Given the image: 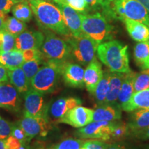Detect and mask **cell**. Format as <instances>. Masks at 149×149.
I'll return each instance as SVG.
<instances>
[{
    "mask_svg": "<svg viewBox=\"0 0 149 149\" xmlns=\"http://www.w3.org/2000/svg\"><path fill=\"white\" fill-rule=\"evenodd\" d=\"M26 28L27 26L25 22L19 20L15 17H10L6 19L3 26V30L14 35L15 37H17L25 31Z\"/></svg>",
    "mask_w": 149,
    "mask_h": 149,
    "instance_id": "cell-31",
    "label": "cell"
},
{
    "mask_svg": "<svg viewBox=\"0 0 149 149\" xmlns=\"http://www.w3.org/2000/svg\"><path fill=\"white\" fill-rule=\"evenodd\" d=\"M21 0H0V15H6L12 10V8Z\"/></svg>",
    "mask_w": 149,
    "mask_h": 149,
    "instance_id": "cell-39",
    "label": "cell"
},
{
    "mask_svg": "<svg viewBox=\"0 0 149 149\" xmlns=\"http://www.w3.org/2000/svg\"><path fill=\"white\" fill-rule=\"evenodd\" d=\"M132 112L127 124L130 134L135 136L149 127V109H137Z\"/></svg>",
    "mask_w": 149,
    "mask_h": 149,
    "instance_id": "cell-18",
    "label": "cell"
},
{
    "mask_svg": "<svg viewBox=\"0 0 149 149\" xmlns=\"http://www.w3.org/2000/svg\"><path fill=\"white\" fill-rule=\"evenodd\" d=\"M121 107L126 112L137 109H149V88L134 92L128 101Z\"/></svg>",
    "mask_w": 149,
    "mask_h": 149,
    "instance_id": "cell-20",
    "label": "cell"
},
{
    "mask_svg": "<svg viewBox=\"0 0 149 149\" xmlns=\"http://www.w3.org/2000/svg\"><path fill=\"white\" fill-rule=\"evenodd\" d=\"M43 95L33 88L24 95V117L48 118V104H46Z\"/></svg>",
    "mask_w": 149,
    "mask_h": 149,
    "instance_id": "cell-8",
    "label": "cell"
},
{
    "mask_svg": "<svg viewBox=\"0 0 149 149\" xmlns=\"http://www.w3.org/2000/svg\"><path fill=\"white\" fill-rule=\"evenodd\" d=\"M100 2L102 3H102H103V1H104V0H100Z\"/></svg>",
    "mask_w": 149,
    "mask_h": 149,
    "instance_id": "cell-51",
    "label": "cell"
},
{
    "mask_svg": "<svg viewBox=\"0 0 149 149\" xmlns=\"http://www.w3.org/2000/svg\"><path fill=\"white\" fill-rule=\"evenodd\" d=\"M88 3L91 10H100L101 9L102 3L100 0H85Z\"/></svg>",
    "mask_w": 149,
    "mask_h": 149,
    "instance_id": "cell-42",
    "label": "cell"
},
{
    "mask_svg": "<svg viewBox=\"0 0 149 149\" xmlns=\"http://www.w3.org/2000/svg\"><path fill=\"white\" fill-rule=\"evenodd\" d=\"M11 10L15 17L24 22H29L33 17V13L28 0L16 3Z\"/></svg>",
    "mask_w": 149,
    "mask_h": 149,
    "instance_id": "cell-28",
    "label": "cell"
},
{
    "mask_svg": "<svg viewBox=\"0 0 149 149\" xmlns=\"http://www.w3.org/2000/svg\"><path fill=\"white\" fill-rule=\"evenodd\" d=\"M106 149H130L125 145L120 144V143H111V144H107Z\"/></svg>",
    "mask_w": 149,
    "mask_h": 149,
    "instance_id": "cell-44",
    "label": "cell"
},
{
    "mask_svg": "<svg viewBox=\"0 0 149 149\" xmlns=\"http://www.w3.org/2000/svg\"><path fill=\"white\" fill-rule=\"evenodd\" d=\"M46 1H54V0H46Z\"/></svg>",
    "mask_w": 149,
    "mask_h": 149,
    "instance_id": "cell-53",
    "label": "cell"
},
{
    "mask_svg": "<svg viewBox=\"0 0 149 149\" xmlns=\"http://www.w3.org/2000/svg\"><path fill=\"white\" fill-rule=\"evenodd\" d=\"M40 51L46 59L66 62L72 57V51L69 43L52 32L45 35Z\"/></svg>",
    "mask_w": 149,
    "mask_h": 149,
    "instance_id": "cell-6",
    "label": "cell"
},
{
    "mask_svg": "<svg viewBox=\"0 0 149 149\" xmlns=\"http://www.w3.org/2000/svg\"><path fill=\"white\" fill-rule=\"evenodd\" d=\"M0 149H7L6 139H0Z\"/></svg>",
    "mask_w": 149,
    "mask_h": 149,
    "instance_id": "cell-47",
    "label": "cell"
},
{
    "mask_svg": "<svg viewBox=\"0 0 149 149\" xmlns=\"http://www.w3.org/2000/svg\"><path fill=\"white\" fill-rule=\"evenodd\" d=\"M6 144L7 149H28L27 144L21 142L12 135L6 139Z\"/></svg>",
    "mask_w": 149,
    "mask_h": 149,
    "instance_id": "cell-38",
    "label": "cell"
},
{
    "mask_svg": "<svg viewBox=\"0 0 149 149\" xmlns=\"http://www.w3.org/2000/svg\"><path fill=\"white\" fill-rule=\"evenodd\" d=\"M13 124L0 118V139H6L12 134Z\"/></svg>",
    "mask_w": 149,
    "mask_h": 149,
    "instance_id": "cell-36",
    "label": "cell"
},
{
    "mask_svg": "<svg viewBox=\"0 0 149 149\" xmlns=\"http://www.w3.org/2000/svg\"><path fill=\"white\" fill-rule=\"evenodd\" d=\"M147 88H149V68L136 73L134 80V92H138Z\"/></svg>",
    "mask_w": 149,
    "mask_h": 149,
    "instance_id": "cell-33",
    "label": "cell"
},
{
    "mask_svg": "<svg viewBox=\"0 0 149 149\" xmlns=\"http://www.w3.org/2000/svg\"><path fill=\"white\" fill-rule=\"evenodd\" d=\"M125 73L117 72H111L109 74V90L107 99L105 100L106 104L116 105L118 104V97L123 79Z\"/></svg>",
    "mask_w": 149,
    "mask_h": 149,
    "instance_id": "cell-22",
    "label": "cell"
},
{
    "mask_svg": "<svg viewBox=\"0 0 149 149\" xmlns=\"http://www.w3.org/2000/svg\"><path fill=\"white\" fill-rule=\"evenodd\" d=\"M146 149H149V144L146 146Z\"/></svg>",
    "mask_w": 149,
    "mask_h": 149,
    "instance_id": "cell-49",
    "label": "cell"
},
{
    "mask_svg": "<svg viewBox=\"0 0 149 149\" xmlns=\"http://www.w3.org/2000/svg\"><path fill=\"white\" fill-rule=\"evenodd\" d=\"M128 135H130V132L127 123L120 122L118 120L112 122L109 141H120Z\"/></svg>",
    "mask_w": 149,
    "mask_h": 149,
    "instance_id": "cell-29",
    "label": "cell"
},
{
    "mask_svg": "<svg viewBox=\"0 0 149 149\" xmlns=\"http://www.w3.org/2000/svg\"><path fill=\"white\" fill-rule=\"evenodd\" d=\"M135 74L136 72L132 70L124 74L118 97V104L121 107L128 101L134 93V80Z\"/></svg>",
    "mask_w": 149,
    "mask_h": 149,
    "instance_id": "cell-25",
    "label": "cell"
},
{
    "mask_svg": "<svg viewBox=\"0 0 149 149\" xmlns=\"http://www.w3.org/2000/svg\"><path fill=\"white\" fill-rule=\"evenodd\" d=\"M17 124L30 139L38 135L46 136L50 129V121L46 117H24Z\"/></svg>",
    "mask_w": 149,
    "mask_h": 149,
    "instance_id": "cell-11",
    "label": "cell"
},
{
    "mask_svg": "<svg viewBox=\"0 0 149 149\" xmlns=\"http://www.w3.org/2000/svg\"><path fill=\"white\" fill-rule=\"evenodd\" d=\"M45 35L38 31H25L15 37V48L19 51L40 50Z\"/></svg>",
    "mask_w": 149,
    "mask_h": 149,
    "instance_id": "cell-14",
    "label": "cell"
},
{
    "mask_svg": "<svg viewBox=\"0 0 149 149\" xmlns=\"http://www.w3.org/2000/svg\"><path fill=\"white\" fill-rule=\"evenodd\" d=\"M81 104V100L79 98H59L48 105V118L59 122L70 110Z\"/></svg>",
    "mask_w": 149,
    "mask_h": 149,
    "instance_id": "cell-13",
    "label": "cell"
},
{
    "mask_svg": "<svg viewBox=\"0 0 149 149\" xmlns=\"http://www.w3.org/2000/svg\"><path fill=\"white\" fill-rule=\"evenodd\" d=\"M6 20V15H0V32L3 30V26H4V22Z\"/></svg>",
    "mask_w": 149,
    "mask_h": 149,
    "instance_id": "cell-45",
    "label": "cell"
},
{
    "mask_svg": "<svg viewBox=\"0 0 149 149\" xmlns=\"http://www.w3.org/2000/svg\"><path fill=\"white\" fill-rule=\"evenodd\" d=\"M101 8L102 14L109 20L129 19L149 28V12L137 0H104Z\"/></svg>",
    "mask_w": 149,
    "mask_h": 149,
    "instance_id": "cell-1",
    "label": "cell"
},
{
    "mask_svg": "<svg viewBox=\"0 0 149 149\" xmlns=\"http://www.w3.org/2000/svg\"><path fill=\"white\" fill-rule=\"evenodd\" d=\"M103 74L102 64L96 57L87 65L84 70V85L91 95L94 93L97 86L102 79Z\"/></svg>",
    "mask_w": 149,
    "mask_h": 149,
    "instance_id": "cell-17",
    "label": "cell"
},
{
    "mask_svg": "<svg viewBox=\"0 0 149 149\" xmlns=\"http://www.w3.org/2000/svg\"><path fill=\"white\" fill-rule=\"evenodd\" d=\"M107 146V143L103 140H96V139H90L85 141L83 147L86 149H106Z\"/></svg>",
    "mask_w": 149,
    "mask_h": 149,
    "instance_id": "cell-40",
    "label": "cell"
},
{
    "mask_svg": "<svg viewBox=\"0 0 149 149\" xmlns=\"http://www.w3.org/2000/svg\"><path fill=\"white\" fill-rule=\"evenodd\" d=\"M56 3L66 4L78 12L82 13H86L91 10V8L85 0H58Z\"/></svg>",
    "mask_w": 149,
    "mask_h": 149,
    "instance_id": "cell-34",
    "label": "cell"
},
{
    "mask_svg": "<svg viewBox=\"0 0 149 149\" xmlns=\"http://www.w3.org/2000/svg\"><path fill=\"white\" fill-rule=\"evenodd\" d=\"M57 5L62 13L65 24L72 36L77 37L84 34L81 29V13L66 4L59 3Z\"/></svg>",
    "mask_w": 149,
    "mask_h": 149,
    "instance_id": "cell-16",
    "label": "cell"
},
{
    "mask_svg": "<svg viewBox=\"0 0 149 149\" xmlns=\"http://www.w3.org/2000/svg\"><path fill=\"white\" fill-rule=\"evenodd\" d=\"M28 1L41 26L66 37L71 35L57 6L46 0H28Z\"/></svg>",
    "mask_w": 149,
    "mask_h": 149,
    "instance_id": "cell-2",
    "label": "cell"
},
{
    "mask_svg": "<svg viewBox=\"0 0 149 149\" xmlns=\"http://www.w3.org/2000/svg\"><path fill=\"white\" fill-rule=\"evenodd\" d=\"M57 1H58V0H54V1H55V3H56V2H57Z\"/></svg>",
    "mask_w": 149,
    "mask_h": 149,
    "instance_id": "cell-52",
    "label": "cell"
},
{
    "mask_svg": "<svg viewBox=\"0 0 149 149\" xmlns=\"http://www.w3.org/2000/svg\"><path fill=\"white\" fill-rule=\"evenodd\" d=\"M134 137H135L136 138L141 139V140H149V127L147 128L146 130H143V131L137 134V135L134 136Z\"/></svg>",
    "mask_w": 149,
    "mask_h": 149,
    "instance_id": "cell-43",
    "label": "cell"
},
{
    "mask_svg": "<svg viewBox=\"0 0 149 149\" xmlns=\"http://www.w3.org/2000/svg\"><path fill=\"white\" fill-rule=\"evenodd\" d=\"M61 77L67 86L73 88L84 86V70L80 65L66 61L63 65Z\"/></svg>",
    "mask_w": 149,
    "mask_h": 149,
    "instance_id": "cell-15",
    "label": "cell"
},
{
    "mask_svg": "<svg viewBox=\"0 0 149 149\" xmlns=\"http://www.w3.org/2000/svg\"><path fill=\"white\" fill-rule=\"evenodd\" d=\"M8 79L11 84L15 88L20 95H25L30 89L31 86L22 67L8 69Z\"/></svg>",
    "mask_w": 149,
    "mask_h": 149,
    "instance_id": "cell-23",
    "label": "cell"
},
{
    "mask_svg": "<svg viewBox=\"0 0 149 149\" xmlns=\"http://www.w3.org/2000/svg\"><path fill=\"white\" fill-rule=\"evenodd\" d=\"M2 40H3L2 31H1V32H0V48H1V45H2Z\"/></svg>",
    "mask_w": 149,
    "mask_h": 149,
    "instance_id": "cell-48",
    "label": "cell"
},
{
    "mask_svg": "<svg viewBox=\"0 0 149 149\" xmlns=\"http://www.w3.org/2000/svg\"><path fill=\"white\" fill-rule=\"evenodd\" d=\"M99 59L111 72L126 73L130 71L128 46L118 40L100 44L97 48Z\"/></svg>",
    "mask_w": 149,
    "mask_h": 149,
    "instance_id": "cell-3",
    "label": "cell"
},
{
    "mask_svg": "<svg viewBox=\"0 0 149 149\" xmlns=\"http://www.w3.org/2000/svg\"><path fill=\"white\" fill-rule=\"evenodd\" d=\"M11 135L13 136L14 137H15L16 139H17L21 142L26 144H27V143H29L30 140H31L25 132H24V130L22 129L21 126L19 125L18 124H14L13 125Z\"/></svg>",
    "mask_w": 149,
    "mask_h": 149,
    "instance_id": "cell-37",
    "label": "cell"
},
{
    "mask_svg": "<svg viewBox=\"0 0 149 149\" xmlns=\"http://www.w3.org/2000/svg\"><path fill=\"white\" fill-rule=\"evenodd\" d=\"M24 62L23 52L15 48L10 51L0 52V64L7 69L21 67Z\"/></svg>",
    "mask_w": 149,
    "mask_h": 149,
    "instance_id": "cell-24",
    "label": "cell"
},
{
    "mask_svg": "<svg viewBox=\"0 0 149 149\" xmlns=\"http://www.w3.org/2000/svg\"><path fill=\"white\" fill-rule=\"evenodd\" d=\"M134 59L141 70L149 68V40L139 42L134 48Z\"/></svg>",
    "mask_w": 149,
    "mask_h": 149,
    "instance_id": "cell-26",
    "label": "cell"
},
{
    "mask_svg": "<svg viewBox=\"0 0 149 149\" xmlns=\"http://www.w3.org/2000/svg\"><path fill=\"white\" fill-rule=\"evenodd\" d=\"M72 51V57L82 65H88L95 58V53L99 44L88 36L84 34L80 37L72 35L66 37Z\"/></svg>",
    "mask_w": 149,
    "mask_h": 149,
    "instance_id": "cell-7",
    "label": "cell"
},
{
    "mask_svg": "<svg viewBox=\"0 0 149 149\" xmlns=\"http://www.w3.org/2000/svg\"><path fill=\"white\" fill-rule=\"evenodd\" d=\"M147 9L149 12V0H137Z\"/></svg>",
    "mask_w": 149,
    "mask_h": 149,
    "instance_id": "cell-46",
    "label": "cell"
},
{
    "mask_svg": "<svg viewBox=\"0 0 149 149\" xmlns=\"http://www.w3.org/2000/svg\"><path fill=\"white\" fill-rule=\"evenodd\" d=\"M128 34L133 40L143 42L149 40V28L141 22L125 19L124 20Z\"/></svg>",
    "mask_w": 149,
    "mask_h": 149,
    "instance_id": "cell-21",
    "label": "cell"
},
{
    "mask_svg": "<svg viewBox=\"0 0 149 149\" xmlns=\"http://www.w3.org/2000/svg\"><path fill=\"white\" fill-rule=\"evenodd\" d=\"M84 142L82 139L67 138L54 144L48 149H81Z\"/></svg>",
    "mask_w": 149,
    "mask_h": 149,
    "instance_id": "cell-32",
    "label": "cell"
},
{
    "mask_svg": "<svg viewBox=\"0 0 149 149\" xmlns=\"http://www.w3.org/2000/svg\"><path fill=\"white\" fill-rule=\"evenodd\" d=\"M109 21L101 13H81V29L83 33L98 44L104 40H110L113 37V27Z\"/></svg>",
    "mask_w": 149,
    "mask_h": 149,
    "instance_id": "cell-5",
    "label": "cell"
},
{
    "mask_svg": "<svg viewBox=\"0 0 149 149\" xmlns=\"http://www.w3.org/2000/svg\"><path fill=\"white\" fill-rule=\"evenodd\" d=\"M81 149H86V148H84V147H82V148H81Z\"/></svg>",
    "mask_w": 149,
    "mask_h": 149,
    "instance_id": "cell-54",
    "label": "cell"
},
{
    "mask_svg": "<svg viewBox=\"0 0 149 149\" xmlns=\"http://www.w3.org/2000/svg\"><path fill=\"white\" fill-rule=\"evenodd\" d=\"M93 110L79 105L70 110L58 122L81 128L93 122Z\"/></svg>",
    "mask_w": 149,
    "mask_h": 149,
    "instance_id": "cell-12",
    "label": "cell"
},
{
    "mask_svg": "<svg viewBox=\"0 0 149 149\" xmlns=\"http://www.w3.org/2000/svg\"><path fill=\"white\" fill-rule=\"evenodd\" d=\"M21 1H25V0H21Z\"/></svg>",
    "mask_w": 149,
    "mask_h": 149,
    "instance_id": "cell-55",
    "label": "cell"
},
{
    "mask_svg": "<svg viewBox=\"0 0 149 149\" xmlns=\"http://www.w3.org/2000/svg\"><path fill=\"white\" fill-rule=\"evenodd\" d=\"M45 59L46 58L43 57V58L31 59V60L24 61L23 64L22 65V68L23 69L30 84L35 74L46 62Z\"/></svg>",
    "mask_w": 149,
    "mask_h": 149,
    "instance_id": "cell-30",
    "label": "cell"
},
{
    "mask_svg": "<svg viewBox=\"0 0 149 149\" xmlns=\"http://www.w3.org/2000/svg\"><path fill=\"white\" fill-rule=\"evenodd\" d=\"M122 107L120 104H102L97 107L93 111V122L96 121H107L113 122L120 120L122 118Z\"/></svg>",
    "mask_w": 149,
    "mask_h": 149,
    "instance_id": "cell-19",
    "label": "cell"
},
{
    "mask_svg": "<svg viewBox=\"0 0 149 149\" xmlns=\"http://www.w3.org/2000/svg\"><path fill=\"white\" fill-rule=\"evenodd\" d=\"M2 45L0 48V52L10 51L15 49V37L7 31H2Z\"/></svg>",
    "mask_w": 149,
    "mask_h": 149,
    "instance_id": "cell-35",
    "label": "cell"
},
{
    "mask_svg": "<svg viewBox=\"0 0 149 149\" xmlns=\"http://www.w3.org/2000/svg\"><path fill=\"white\" fill-rule=\"evenodd\" d=\"M8 69L0 64V83L8 81Z\"/></svg>",
    "mask_w": 149,
    "mask_h": 149,
    "instance_id": "cell-41",
    "label": "cell"
},
{
    "mask_svg": "<svg viewBox=\"0 0 149 149\" xmlns=\"http://www.w3.org/2000/svg\"><path fill=\"white\" fill-rule=\"evenodd\" d=\"M109 74L110 70H106L104 72L103 77L97 86L94 93L92 94L97 107L105 103L109 90Z\"/></svg>",
    "mask_w": 149,
    "mask_h": 149,
    "instance_id": "cell-27",
    "label": "cell"
},
{
    "mask_svg": "<svg viewBox=\"0 0 149 149\" xmlns=\"http://www.w3.org/2000/svg\"><path fill=\"white\" fill-rule=\"evenodd\" d=\"M36 149H45V148H43V147H40V148H37Z\"/></svg>",
    "mask_w": 149,
    "mask_h": 149,
    "instance_id": "cell-50",
    "label": "cell"
},
{
    "mask_svg": "<svg viewBox=\"0 0 149 149\" xmlns=\"http://www.w3.org/2000/svg\"><path fill=\"white\" fill-rule=\"evenodd\" d=\"M20 93L8 81L0 83V107L17 113L21 109Z\"/></svg>",
    "mask_w": 149,
    "mask_h": 149,
    "instance_id": "cell-10",
    "label": "cell"
},
{
    "mask_svg": "<svg viewBox=\"0 0 149 149\" xmlns=\"http://www.w3.org/2000/svg\"><path fill=\"white\" fill-rule=\"evenodd\" d=\"M112 122L96 121L89 123L75 132V136L79 139H101L109 141Z\"/></svg>",
    "mask_w": 149,
    "mask_h": 149,
    "instance_id": "cell-9",
    "label": "cell"
},
{
    "mask_svg": "<svg viewBox=\"0 0 149 149\" xmlns=\"http://www.w3.org/2000/svg\"><path fill=\"white\" fill-rule=\"evenodd\" d=\"M65 62L46 59L44 64L31 80V88L42 93H49L55 91L61 76Z\"/></svg>",
    "mask_w": 149,
    "mask_h": 149,
    "instance_id": "cell-4",
    "label": "cell"
}]
</instances>
